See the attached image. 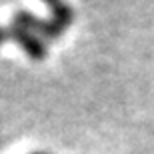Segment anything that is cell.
<instances>
[{
	"mask_svg": "<svg viewBox=\"0 0 154 154\" xmlns=\"http://www.w3.org/2000/svg\"><path fill=\"white\" fill-rule=\"evenodd\" d=\"M12 26H18V28H24L32 32V34L40 36V38L44 40H58L60 36L64 34V30L66 26L54 20V18H38L36 14L28 10H16L14 12V16H12Z\"/></svg>",
	"mask_w": 154,
	"mask_h": 154,
	"instance_id": "6da1fadb",
	"label": "cell"
},
{
	"mask_svg": "<svg viewBox=\"0 0 154 154\" xmlns=\"http://www.w3.org/2000/svg\"><path fill=\"white\" fill-rule=\"evenodd\" d=\"M6 36H8V40H12L14 44L20 46V48L28 54V58H32L36 62H40V60H44V58L48 56V44H46L40 36L32 34L28 30L18 28V26H12L10 24V26L6 28Z\"/></svg>",
	"mask_w": 154,
	"mask_h": 154,
	"instance_id": "7a4b0ae2",
	"label": "cell"
},
{
	"mask_svg": "<svg viewBox=\"0 0 154 154\" xmlns=\"http://www.w3.org/2000/svg\"><path fill=\"white\" fill-rule=\"evenodd\" d=\"M6 40H8V36H6V28H2V26H0V44H4Z\"/></svg>",
	"mask_w": 154,
	"mask_h": 154,
	"instance_id": "277c9868",
	"label": "cell"
},
{
	"mask_svg": "<svg viewBox=\"0 0 154 154\" xmlns=\"http://www.w3.org/2000/svg\"><path fill=\"white\" fill-rule=\"evenodd\" d=\"M32 154H46V152H32Z\"/></svg>",
	"mask_w": 154,
	"mask_h": 154,
	"instance_id": "5b68a950",
	"label": "cell"
},
{
	"mask_svg": "<svg viewBox=\"0 0 154 154\" xmlns=\"http://www.w3.org/2000/svg\"><path fill=\"white\" fill-rule=\"evenodd\" d=\"M52 12V18L58 20V22L66 26L68 28L70 24L74 22V10H72V6L66 2V0H42Z\"/></svg>",
	"mask_w": 154,
	"mask_h": 154,
	"instance_id": "3957f363",
	"label": "cell"
}]
</instances>
